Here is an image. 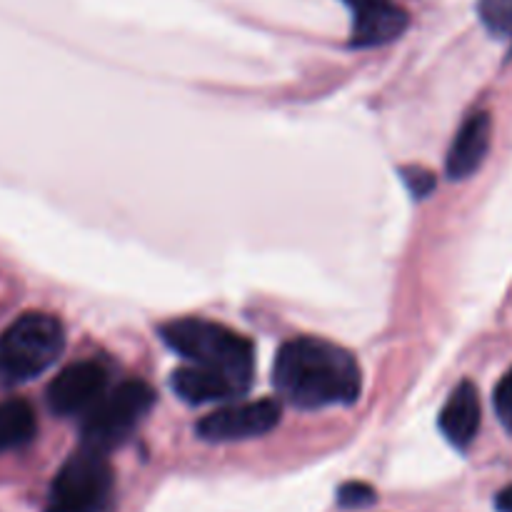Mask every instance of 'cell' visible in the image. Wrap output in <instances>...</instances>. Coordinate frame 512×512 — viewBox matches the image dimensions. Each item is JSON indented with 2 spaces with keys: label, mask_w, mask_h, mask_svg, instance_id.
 <instances>
[{
  "label": "cell",
  "mask_w": 512,
  "mask_h": 512,
  "mask_svg": "<svg viewBox=\"0 0 512 512\" xmlns=\"http://www.w3.org/2000/svg\"><path fill=\"white\" fill-rule=\"evenodd\" d=\"M280 398L300 410L353 405L363 390V373L353 353L323 338H293L283 343L273 365Z\"/></svg>",
  "instance_id": "cell-1"
},
{
  "label": "cell",
  "mask_w": 512,
  "mask_h": 512,
  "mask_svg": "<svg viewBox=\"0 0 512 512\" xmlns=\"http://www.w3.org/2000/svg\"><path fill=\"white\" fill-rule=\"evenodd\" d=\"M160 338L170 350L188 360V365L218 370V373L253 383L255 350L245 335L210 323L203 318L170 320L160 328Z\"/></svg>",
  "instance_id": "cell-2"
},
{
  "label": "cell",
  "mask_w": 512,
  "mask_h": 512,
  "mask_svg": "<svg viewBox=\"0 0 512 512\" xmlns=\"http://www.w3.org/2000/svg\"><path fill=\"white\" fill-rule=\"evenodd\" d=\"M65 330L48 313H25L0 338V370L10 383L38 378L60 358Z\"/></svg>",
  "instance_id": "cell-3"
},
{
  "label": "cell",
  "mask_w": 512,
  "mask_h": 512,
  "mask_svg": "<svg viewBox=\"0 0 512 512\" xmlns=\"http://www.w3.org/2000/svg\"><path fill=\"white\" fill-rule=\"evenodd\" d=\"M155 390L145 380H125L93 405L83 423V448L108 453L130 438L153 410Z\"/></svg>",
  "instance_id": "cell-4"
},
{
  "label": "cell",
  "mask_w": 512,
  "mask_h": 512,
  "mask_svg": "<svg viewBox=\"0 0 512 512\" xmlns=\"http://www.w3.org/2000/svg\"><path fill=\"white\" fill-rule=\"evenodd\" d=\"M113 495V468L103 453L80 448L50 485L45 512H103Z\"/></svg>",
  "instance_id": "cell-5"
},
{
  "label": "cell",
  "mask_w": 512,
  "mask_h": 512,
  "mask_svg": "<svg viewBox=\"0 0 512 512\" xmlns=\"http://www.w3.org/2000/svg\"><path fill=\"white\" fill-rule=\"evenodd\" d=\"M283 405L278 398L248 400V403H233L215 413L205 415L198 423V435L208 443H235V440H250L268 435L278 428Z\"/></svg>",
  "instance_id": "cell-6"
},
{
  "label": "cell",
  "mask_w": 512,
  "mask_h": 512,
  "mask_svg": "<svg viewBox=\"0 0 512 512\" xmlns=\"http://www.w3.org/2000/svg\"><path fill=\"white\" fill-rule=\"evenodd\" d=\"M108 390V373L95 360H80L60 370L48 385V405L55 415H88Z\"/></svg>",
  "instance_id": "cell-7"
},
{
  "label": "cell",
  "mask_w": 512,
  "mask_h": 512,
  "mask_svg": "<svg viewBox=\"0 0 512 512\" xmlns=\"http://www.w3.org/2000/svg\"><path fill=\"white\" fill-rule=\"evenodd\" d=\"M353 13V48H378L400 38L410 18L395 0H345Z\"/></svg>",
  "instance_id": "cell-8"
},
{
  "label": "cell",
  "mask_w": 512,
  "mask_h": 512,
  "mask_svg": "<svg viewBox=\"0 0 512 512\" xmlns=\"http://www.w3.org/2000/svg\"><path fill=\"white\" fill-rule=\"evenodd\" d=\"M490 143H493V118H490V113L480 110V113L468 115L458 133H455L448 158H445L448 178L465 180L478 173L480 165L488 158Z\"/></svg>",
  "instance_id": "cell-9"
},
{
  "label": "cell",
  "mask_w": 512,
  "mask_h": 512,
  "mask_svg": "<svg viewBox=\"0 0 512 512\" xmlns=\"http://www.w3.org/2000/svg\"><path fill=\"white\" fill-rule=\"evenodd\" d=\"M170 385L188 405L225 403L248 393L250 385L238 378L218 373V370L198 368V365H183L170 375Z\"/></svg>",
  "instance_id": "cell-10"
},
{
  "label": "cell",
  "mask_w": 512,
  "mask_h": 512,
  "mask_svg": "<svg viewBox=\"0 0 512 512\" xmlns=\"http://www.w3.org/2000/svg\"><path fill=\"white\" fill-rule=\"evenodd\" d=\"M480 420H483V405H480L478 388L470 380H463L440 410V433L448 438L450 445L465 450L478 438Z\"/></svg>",
  "instance_id": "cell-11"
},
{
  "label": "cell",
  "mask_w": 512,
  "mask_h": 512,
  "mask_svg": "<svg viewBox=\"0 0 512 512\" xmlns=\"http://www.w3.org/2000/svg\"><path fill=\"white\" fill-rule=\"evenodd\" d=\"M35 435V413L25 400L0 403V453L30 443Z\"/></svg>",
  "instance_id": "cell-12"
},
{
  "label": "cell",
  "mask_w": 512,
  "mask_h": 512,
  "mask_svg": "<svg viewBox=\"0 0 512 512\" xmlns=\"http://www.w3.org/2000/svg\"><path fill=\"white\" fill-rule=\"evenodd\" d=\"M480 20L485 28L498 38L512 35V0H480L478 3Z\"/></svg>",
  "instance_id": "cell-13"
},
{
  "label": "cell",
  "mask_w": 512,
  "mask_h": 512,
  "mask_svg": "<svg viewBox=\"0 0 512 512\" xmlns=\"http://www.w3.org/2000/svg\"><path fill=\"white\" fill-rule=\"evenodd\" d=\"M378 503V493L375 488H370L368 483H360V480H350L343 483L338 490V505L345 510H363L370 505Z\"/></svg>",
  "instance_id": "cell-14"
},
{
  "label": "cell",
  "mask_w": 512,
  "mask_h": 512,
  "mask_svg": "<svg viewBox=\"0 0 512 512\" xmlns=\"http://www.w3.org/2000/svg\"><path fill=\"white\" fill-rule=\"evenodd\" d=\"M493 405L503 428L512 433V368L500 378L498 388L493 393Z\"/></svg>",
  "instance_id": "cell-15"
},
{
  "label": "cell",
  "mask_w": 512,
  "mask_h": 512,
  "mask_svg": "<svg viewBox=\"0 0 512 512\" xmlns=\"http://www.w3.org/2000/svg\"><path fill=\"white\" fill-rule=\"evenodd\" d=\"M403 180L408 185V190L413 193V198L423 200L428 198L435 190V175L430 170L420 168V165H410V168H403Z\"/></svg>",
  "instance_id": "cell-16"
},
{
  "label": "cell",
  "mask_w": 512,
  "mask_h": 512,
  "mask_svg": "<svg viewBox=\"0 0 512 512\" xmlns=\"http://www.w3.org/2000/svg\"><path fill=\"white\" fill-rule=\"evenodd\" d=\"M495 510L512 512V485H508V488H503L498 495H495Z\"/></svg>",
  "instance_id": "cell-17"
}]
</instances>
